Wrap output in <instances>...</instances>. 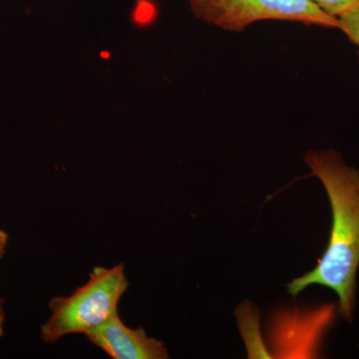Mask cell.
<instances>
[{
    "instance_id": "cell-1",
    "label": "cell",
    "mask_w": 359,
    "mask_h": 359,
    "mask_svg": "<svg viewBox=\"0 0 359 359\" xmlns=\"http://www.w3.org/2000/svg\"><path fill=\"white\" fill-rule=\"evenodd\" d=\"M304 162L327 191L332 226L318 266L294 278L287 290L294 297L311 285L334 290L339 295L340 314L351 323L359 266V171L344 164L334 150L309 151Z\"/></svg>"
},
{
    "instance_id": "cell-2",
    "label": "cell",
    "mask_w": 359,
    "mask_h": 359,
    "mask_svg": "<svg viewBox=\"0 0 359 359\" xmlns=\"http://www.w3.org/2000/svg\"><path fill=\"white\" fill-rule=\"evenodd\" d=\"M129 282L124 264L96 266L89 280L68 297L49 302L50 318L41 327L44 341L53 344L70 334H87L118 314V304Z\"/></svg>"
},
{
    "instance_id": "cell-3",
    "label": "cell",
    "mask_w": 359,
    "mask_h": 359,
    "mask_svg": "<svg viewBox=\"0 0 359 359\" xmlns=\"http://www.w3.org/2000/svg\"><path fill=\"white\" fill-rule=\"evenodd\" d=\"M200 18L228 32H240L257 21L280 20L325 28L339 21L311 0H188Z\"/></svg>"
},
{
    "instance_id": "cell-4",
    "label": "cell",
    "mask_w": 359,
    "mask_h": 359,
    "mask_svg": "<svg viewBox=\"0 0 359 359\" xmlns=\"http://www.w3.org/2000/svg\"><path fill=\"white\" fill-rule=\"evenodd\" d=\"M94 346L114 359H166L164 342L151 339L144 328L124 325L119 313L85 334Z\"/></svg>"
},
{
    "instance_id": "cell-5",
    "label": "cell",
    "mask_w": 359,
    "mask_h": 359,
    "mask_svg": "<svg viewBox=\"0 0 359 359\" xmlns=\"http://www.w3.org/2000/svg\"><path fill=\"white\" fill-rule=\"evenodd\" d=\"M337 28L346 35L354 45L358 47L359 57V4L349 8L337 18Z\"/></svg>"
},
{
    "instance_id": "cell-6",
    "label": "cell",
    "mask_w": 359,
    "mask_h": 359,
    "mask_svg": "<svg viewBox=\"0 0 359 359\" xmlns=\"http://www.w3.org/2000/svg\"><path fill=\"white\" fill-rule=\"evenodd\" d=\"M323 11L339 18L340 14L346 13L349 8L359 4V0H311Z\"/></svg>"
},
{
    "instance_id": "cell-7",
    "label": "cell",
    "mask_w": 359,
    "mask_h": 359,
    "mask_svg": "<svg viewBox=\"0 0 359 359\" xmlns=\"http://www.w3.org/2000/svg\"><path fill=\"white\" fill-rule=\"evenodd\" d=\"M7 244H8V235L6 231L0 230V259L6 254Z\"/></svg>"
},
{
    "instance_id": "cell-8",
    "label": "cell",
    "mask_w": 359,
    "mask_h": 359,
    "mask_svg": "<svg viewBox=\"0 0 359 359\" xmlns=\"http://www.w3.org/2000/svg\"><path fill=\"white\" fill-rule=\"evenodd\" d=\"M4 318H6V313H4V301L0 299V337L4 334Z\"/></svg>"
}]
</instances>
